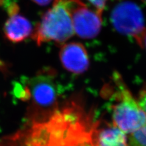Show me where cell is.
Instances as JSON below:
<instances>
[{
    "instance_id": "5b68a950",
    "label": "cell",
    "mask_w": 146,
    "mask_h": 146,
    "mask_svg": "<svg viewBox=\"0 0 146 146\" xmlns=\"http://www.w3.org/2000/svg\"><path fill=\"white\" fill-rule=\"evenodd\" d=\"M54 71L48 69L40 71L28 80L27 88L36 106L42 108L54 107L57 102L58 91L54 82Z\"/></svg>"
},
{
    "instance_id": "9c48e42d",
    "label": "cell",
    "mask_w": 146,
    "mask_h": 146,
    "mask_svg": "<svg viewBox=\"0 0 146 146\" xmlns=\"http://www.w3.org/2000/svg\"><path fill=\"white\" fill-rule=\"evenodd\" d=\"M129 146H146V124L130 133Z\"/></svg>"
},
{
    "instance_id": "8fae6325",
    "label": "cell",
    "mask_w": 146,
    "mask_h": 146,
    "mask_svg": "<svg viewBox=\"0 0 146 146\" xmlns=\"http://www.w3.org/2000/svg\"><path fill=\"white\" fill-rule=\"evenodd\" d=\"M88 1L92 4L96 10L102 14V12L108 0H88Z\"/></svg>"
},
{
    "instance_id": "7a4b0ae2",
    "label": "cell",
    "mask_w": 146,
    "mask_h": 146,
    "mask_svg": "<svg viewBox=\"0 0 146 146\" xmlns=\"http://www.w3.org/2000/svg\"><path fill=\"white\" fill-rule=\"evenodd\" d=\"M72 0H55L53 6L43 15L32 37L38 46L44 42L62 44L74 34L70 11Z\"/></svg>"
},
{
    "instance_id": "5bb4252c",
    "label": "cell",
    "mask_w": 146,
    "mask_h": 146,
    "mask_svg": "<svg viewBox=\"0 0 146 146\" xmlns=\"http://www.w3.org/2000/svg\"><path fill=\"white\" fill-rule=\"evenodd\" d=\"M142 1H143L144 3H145V4H146V0H142Z\"/></svg>"
},
{
    "instance_id": "30bf717a",
    "label": "cell",
    "mask_w": 146,
    "mask_h": 146,
    "mask_svg": "<svg viewBox=\"0 0 146 146\" xmlns=\"http://www.w3.org/2000/svg\"><path fill=\"white\" fill-rule=\"evenodd\" d=\"M137 100L140 107L143 110L146 116V84L141 89L139 94V98Z\"/></svg>"
},
{
    "instance_id": "4fadbf2b",
    "label": "cell",
    "mask_w": 146,
    "mask_h": 146,
    "mask_svg": "<svg viewBox=\"0 0 146 146\" xmlns=\"http://www.w3.org/2000/svg\"><path fill=\"white\" fill-rule=\"evenodd\" d=\"M35 3L37 4L40 6H46L48 4L51 3L52 0H32Z\"/></svg>"
},
{
    "instance_id": "277c9868",
    "label": "cell",
    "mask_w": 146,
    "mask_h": 146,
    "mask_svg": "<svg viewBox=\"0 0 146 146\" xmlns=\"http://www.w3.org/2000/svg\"><path fill=\"white\" fill-rule=\"evenodd\" d=\"M70 11L74 34L84 39L96 37L102 27V13L92 10L81 0H72Z\"/></svg>"
},
{
    "instance_id": "8992f818",
    "label": "cell",
    "mask_w": 146,
    "mask_h": 146,
    "mask_svg": "<svg viewBox=\"0 0 146 146\" xmlns=\"http://www.w3.org/2000/svg\"><path fill=\"white\" fill-rule=\"evenodd\" d=\"M59 56L63 66L74 74H82L89 68L87 51L80 43L71 42L62 44Z\"/></svg>"
},
{
    "instance_id": "3957f363",
    "label": "cell",
    "mask_w": 146,
    "mask_h": 146,
    "mask_svg": "<svg viewBox=\"0 0 146 146\" xmlns=\"http://www.w3.org/2000/svg\"><path fill=\"white\" fill-rule=\"evenodd\" d=\"M111 21L115 29L122 34L137 40L146 29L140 7L133 2L122 1L113 9Z\"/></svg>"
},
{
    "instance_id": "ba28073f",
    "label": "cell",
    "mask_w": 146,
    "mask_h": 146,
    "mask_svg": "<svg viewBox=\"0 0 146 146\" xmlns=\"http://www.w3.org/2000/svg\"><path fill=\"white\" fill-rule=\"evenodd\" d=\"M94 146H129L126 134L113 125L104 129L96 127L93 135Z\"/></svg>"
},
{
    "instance_id": "6da1fadb",
    "label": "cell",
    "mask_w": 146,
    "mask_h": 146,
    "mask_svg": "<svg viewBox=\"0 0 146 146\" xmlns=\"http://www.w3.org/2000/svg\"><path fill=\"white\" fill-rule=\"evenodd\" d=\"M112 82L115 100L112 106L113 125L130 134L146 124V116L119 73H113Z\"/></svg>"
},
{
    "instance_id": "52a82bcc",
    "label": "cell",
    "mask_w": 146,
    "mask_h": 146,
    "mask_svg": "<svg viewBox=\"0 0 146 146\" xmlns=\"http://www.w3.org/2000/svg\"><path fill=\"white\" fill-rule=\"evenodd\" d=\"M6 38L13 43H19L33 34L30 21L18 13L9 15L4 27Z\"/></svg>"
},
{
    "instance_id": "7c38bea8",
    "label": "cell",
    "mask_w": 146,
    "mask_h": 146,
    "mask_svg": "<svg viewBox=\"0 0 146 146\" xmlns=\"http://www.w3.org/2000/svg\"><path fill=\"white\" fill-rule=\"evenodd\" d=\"M136 41L141 48L146 50V29L143 32V33L139 36V37L136 40Z\"/></svg>"
}]
</instances>
